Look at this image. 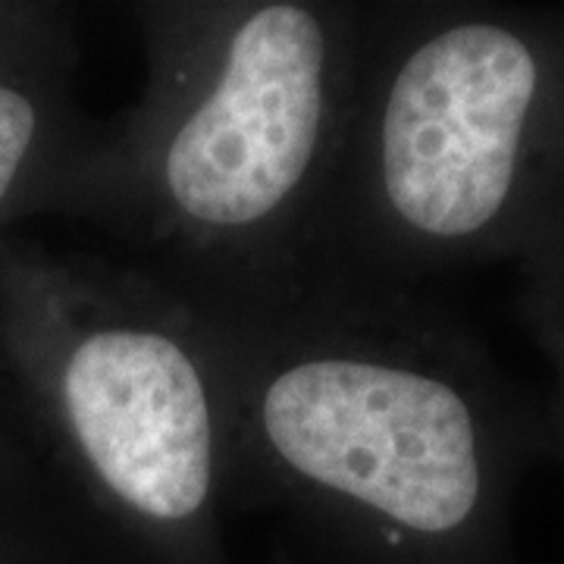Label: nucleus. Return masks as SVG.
<instances>
[{"label":"nucleus","instance_id":"obj_6","mask_svg":"<svg viewBox=\"0 0 564 564\" xmlns=\"http://www.w3.org/2000/svg\"><path fill=\"white\" fill-rule=\"evenodd\" d=\"M0 443L20 445V440H17V426H13V417H10V411H7L3 399H0Z\"/></svg>","mask_w":564,"mask_h":564},{"label":"nucleus","instance_id":"obj_3","mask_svg":"<svg viewBox=\"0 0 564 564\" xmlns=\"http://www.w3.org/2000/svg\"><path fill=\"white\" fill-rule=\"evenodd\" d=\"M0 399L122 564H236L220 364L158 282L0 236Z\"/></svg>","mask_w":564,"mask_h":564},{"label":"nucleus","instance_id":"obj_4","mask_svg":"<svg viewBox=\"0 0 564 564\" xmlns=\"http://www.w3.org/2000/svg\"><path fill=\"white\" fill-rule=\"evenodd\" d=\"M73 32L61 10L0 7V236L25 214H69L104 135L73 107Z\"/></svg>","mask_w":564,"mask_h":564},{"label":"nucleus","instance_id":"obj_5","mask_svg":"<svg viewBox=\"0 0 564 564\" xmlns=\"http://www.w3.org/2000/svg\"><path fill=\"white\" fill-rule=\"evenodd\" d=\"M0 564H122L20 445L0 443Z\"/></svg>","mask_w":564,"mask_h":564},{"label":"nucleus","instance_id":"obj_2","mask_svg":"<svg viewBox=\"0 0 564 564\" xmlns=\"http://www.w3.org/2000/svg\"><path fill=\"white\" fill-rule=\"evenodd\" d=\"M226 389V508L282 564H474L492 433L414 289L321 280L248 321H202Z\"/></svg>","mask_w":564,"mask_h":564},{"label":"nucleus","instance_id":"obj_1","mask_svg":"<svg viewBox=\"0 0 564 564\" xmlns=\"http://www.w3.org/2000/svg\"><path fill=\"white\" fill-rule=\"evenodd\" d=\"M139 104L104 126L69 217L202 321L317 282L364 39L361 0L132 3Z\"/></svg>","mask_w":564,"mask_h":564}]
</instances>
